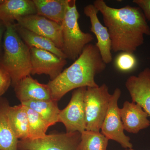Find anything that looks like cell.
Wrapping results in <instances>:
<instances>
[{
    "label": "cell",
    "instance_id": "cell-1",
    "mask_svg": "<svg viewBox=\"0 0 150 150\" xmlns=\"http://www.w3.org/2000/svg\"><path fill=\"white\" fill-rule=\"evenodd\" d=\"M93 4L102 14L114 52L134 53L143 45L144 35H150V28L139 7L130 6L115 8L103 0H96Z\"/></svg>",
    "mask_w": 150,
    "mask_h": 150
},
{
    "label": "cell",
    "instance_id": "cell-2",
    "mask_svg": "<svg viewBox=\"0 0 150 150\" xmlns=\"http://www.w3.org/2000/svg\"><path fill=\"white\" fill-rule=\"evenodd\" d=\"M106 67L95 44L87 45L71 66L47 84L52 100L58 102L66 94L76 89L98 86L95 77Z\"/></svg>",
    "mask_w": 150,
    "mask_h": 150
},
{
    "label": "cell",
    "instance_id": "cell-3",
    "mask_svg": "<svg viewBox=\"0 0 150 150\" xmlns=\"http://www.w3.org/2000/svg\"><path fill=\"white\" fill-rule=\"evenodd\" d=\"M5 26L0 66L10 75L14 86L19 81L31 74L30 48L20 37L14 23Z\"/></svg>",
    "mask_w": 150,
    "mask_h": 150
},
{
    "label": "cell",
    "instance_id": "cell-4",
    "mask_svg": "<svg viewBox=\"0 0 150 150\" xmlns=\"http://www.w3.org/2000/svg\"><path fill=\"white\" fill-rule=\"evenodd\" d=\"M80 16L76 1L69 0L64 18L61 23L63 43L62 51L67 59L74 61L94 39L92 34L81 30L78 22Z\"/></svg>",
    "mask_w": 150,
    "mask_h": 150
},
{
    "label": "cell",
    "instance_id": "cell-5",
    "mask_svg": "<svg viewBox=\"0 0 150 150\" xmlns=\"http://www.w3.org/2000/svg\"><path fill=\"white\" fill-rule=\"evenodd\" d=\"M111 96L105 84L87 88L84 98L86 130L99 132L101 130Z\"/></svg>",
    "mask_w": 150,
    "mask_h": 150
},
{
    "label": "cell",
    "instance_id": "cell-6",
    "mask_svg": "<svg viewBox=\"0 0 150 150\" xmlns=\"http://www.w3.org/2000/svg\"><path fill=\"white\" fill-rule=\"evenodd\" d=\"M121 93V89L117 88L112 94L108 110L101 127V133L108 140L118 142L122 147L128 149H132L133 145L130 142V138L124 134L120 116L118 102Z\"/></svg>",
    "mask_w": 150,
    "mask_h": 150
},
{
    "label": "cell",
    "instance_id": "cell-7",
    "mask_svg": "<svg viewBox=\"0 0 150 150\" xmlns=\"http://www.w3.org/2000/svg\"><path fill=\"white\" fill-rule=\"evenodd\" d=\"M81 133L79 132L46 135L37 139L20 140V150H78Z\"/></svg>",
    "mask_w": 150,
    "mask_h": 150
},
{
    "label": "cell",
    "instance_id": "cell-8",
    "mask_svg": "<svg viewBox=\"0 0 150 150\" xmlns=\"http://www.w3.org/2000/svg\"><path fill=\"white\" fill-rule=\"evenodd\" d=\"M86 87L74 90L69 103L65 108L60 110L59 122L64 125L67 133L86 130L84 98Z\"/></svg>",
    "mask_w": 150,
    "mask_h": 150
},
{
    "label": "cell",
    "instance_id": "cell-9",
    "mask_svg": "<svg viewBox=\"0 0 150 150\" xmlns=\"http://www.w3.org/2000/svg\"><path fill=\"white\" fill-rule=\"evenodd\" d=\"M16 21L17 25L48 38L62 50L63 43L61 24L37 14L22 17Z\"/></svg>",
    "mask_w": 150,
    "mask_h": 150
},
{
    "label": "cell",
    "instance_id": "cell-10",
    "mask_svg": "<svg viewBox=\"0 0 150 150\" xmlns=\"http://www.w3.org/2000/svg\"><path fill=\"white\" fill-rule=\"evenodd\" d=\"M31 74H46L53 80L63 71L66 59L60 58L49 51L30 48Z\"/></svg>",
    "mask_w": 150,
    "mask_h": 150
},
{
    "label": "cell",
    "instance_id": "cell-11",
    "mask_svg": "<svg viewBox=\"0 0 150 150\" xmlns=\"http://www.w3.org/2000/svg\"><path fill=\"white\" fill-rule=\"evenodd\" d=\"M98 10L92 4L87 5L83 8L84 13L90 21L91 30L95 35L97 40L95 45L103 60L107 65L111 63L112 60L111 41L108 30L98 19Z\"/></svg>",
    "mask_w": 150,
    "mask_h": 150
},
{
    "label": "cell",
    "instance_id": "cell-12",
    "mask_svg": "<svg viewBox=\"0 0 150 150\" xmlns=\"http://www.w3.org/2000/svg\"><path fill=\"white\" fill-rule=\"evenodd\" d=\"M125 86L132 102L139 104L150 116V68H145L137 76L129 77Z\"/></svg>",
    "mask_w": 150,
    "mask_h": 150
},
{
    "label": "cell",
    "instance_id": "cell-13",
    "mask_svg": "<svg viewBox=\"0 0 150 150\" xmlns=\"http://www.w3.org/2000/svg\"><path fill=\"white\" fill-rule=\"evenodd\" d=\"M119 112L123 129L129 133L138 134L150 126L149 115L138 103L126 101Z\"/></svg>",
    "mask_w": 150,
    "mask_h": 150
},
{
    "label": "cell",
    "instance_id": "cell-14",
    "mask_svg": "<svg viewBox=\"0 0 150 150\" xmlns=\"http://www.w3.org/2000/svg\"><path fill=\"white\" fill-rule=\"evenodd\" d=\"M14 87L16 96L21 103L30 100H52L47 84L40 83L30 75L19 81Z\"/></svg>",
    "mask_w": 150,
    "mask_h": 150
},
{
    "label": "cell",
    "instance_id": "cell-15",
    "mask_svg": "<svg viewBox=\"0 0 150 150\" xmlns=\"http://www.w3.org/2000/svg\"><path fill=\"white\" fill-rule=\"evenodd\" d=\"M37 14L31 0H5L0 1V21L3 24H14L22 17Z\"/></svg>",
    "mask_w": 150,
    "mask_h": 150
},
{
    "label": "cell",
    "instance_id": "cell-16",
    "mask_svg": "<svg viewBox=\"0 0 150 150\" xmlns=\"http://www.w3.org/2000/svg\"><path fill=\"white\" fill-rule=\"evenodd\" d=\"M38 15L61 24L69 0H33Z\"/></svg>",
    "mask_w": 150,
    "mask_h": 150
},
{
    "label": "cell",
    "instance_id": "cell-17",
    "mask_svg": "<svg viewBox=\"0 0 150 150\" xmlns=\"http://www.w3.org/2000/svg\"><path fill=\"white\" fill-rule=\"evenodd\" d=\"M14 25L20 37L30 48H35L49 51L60 58L67 59L62 50L51 40L16 24H14Z\"/></svg>",
    "mask_w": 150,
    "mask_h": 150
},
{
    "label": "cell",
    "instance_id": "cell-18",
    "mask_svg": "<svg viewBox=\"0 0 150 150\" xmlns=\"http://www.w3.org/2000/svg\"><path fill=\"white\" fill-rule=\"evenodd\" d=\"M9 124L18 139L24 140L28 137V116L26 108L23 104L11 106L7 111Z\"/></svg>",
    "mask_w": 150,
    "mask_h": 150
},
{
    "label": "cell",
    "instance_id": "cell-19",
    "mask_svg": "<svg viewBox=\"0 0 150 150\" xmlns=\"http://www.w3.org/2000/svg\"><path fill=\"white\" fill-rule=\"evenodd\" d=\"M9 105L6 99L0 98V150H18L19 140L11 129L7 115Z\"/></svg>",
    "mask_w": 150,
    "mask_h": 150
},
{
    "label": "cell",
    "instance_id": "cell-20",
    "mask_svg": "<svg viewBox=\"0 0 150 150\" xmlns=\"http://www.w3.org/2000/svg\"><path fill=\"white\" fill-rule=\"evenodd\" d=\"M37 112L51 126L59 122L60 110L57 101L49 100H30L21 103Z\"/></svg>",
    "mask_w": 150,
    "mask_h": 150
},
{
    "label": "cell",
    "instance_id": "cell-21",
    "mask_svg": "<svg viewBox=\"0 0 150 150\" xmlns=\"http://www.w3.org/2000/svg\"><path fill=\"white\" fill-rule=\"evenodd\" d=\"M108 141L100 131L85 130L81 133L78 150H107Z\"/></svg>",
    "mask_w": 150,
    "mask_h": 150
},
{
    "label": "cell",
    "instance_id": "cell-22",
    "mask_svg": "<svg viewBox=\"0 0 150 150\" xmlns=\"http://www.w3.org/2000/svg\"><path fill=\"white\" fill-rule=\"evenodd\" d=\"M25 108L28 121V139H37L45 137L46 135V131L51 125L37 112L26 106Z\"/></svg>",
    "mask_w": 150,
    "mask_h": 150
},
{
    "label": "cell",
    "instance_id": "cell-23",
    "mask_svg": "<svg viewBox=\"0 0 150 150\" xmlns=\"http://www.w3.org/2000/svg\"><path fill=\"white\" fill-rule=\"evenodd\" d=\"M115 67L117 69L123 72L132 71L137 65V60L134 53L122 52L115 58Z\"/></svg>",
    "mask_w": 150,
    "mask_h": 150
},
{
    "label": "cell",
    "instance_id": "cell-24",
    "mask_svg": "<svg viewBox=\"0 0 150 150\" xmlns=\"http://www.w3.org/2000/svg\"><path fill=\"white\" fill-rule=\"evenodd\" d=\"M11 84V79L8 73L0 66V98L1 97Z\"/></svg>",
    "mask_w": 150,
    "mask_h": 150
},
{
    "label": "cell",
    "instance_id": "cell-25",
    "mask_svg": "<svg viewBox=\"0 0 150 150\" xmlns=\"http://www.w3.org/2000/svg\"><path fill=\"white\" fill-rule=\"evenodd\" d=\"M133 3L141 9L146 19L150 21V0H134Z\"/></svg>",
    "mask_w": 150,
    "mask_h": 150
},
{
    "label": "cell",
    "instance_id": "cell-26",
    "mask_svg": "<svg viewBox=\"0 0 150 150\" xmlns=\"http://www.w3.org/2000/svg\"><path fill=\"white\" fill-rule=\"evenodd\" d=\"M5 30V26L2 23L0 22V57L1 55L2 40Z\"/></svg>",
    "mask_w": 150,
    "mask_h": 150
},
{
    "label": "cell",
    "instance_id": "cell-27",
    "mask_svg": "<svg viewBox=\"0 0 150 150\" xmlns=\"http://www.w3.org/2000/svg\"><path fill=\"white\" fill-rule=\"evenodd\" d=\"M125 150H135L133 149H126Z\"/></svg>",
    "mask_w": 150,
    "mask_h": 150
},
{
    "label": "cell",
    "instance_id": "cell-28",
    "mask_svg": "<svg viewBox=\"0 0 150 150\" xmlns=\"http://www.w3.org/2000/svg\"><path fill=\"white\" fill-rule=\"evenodd\" d=\"M0 22H1V21H0Z\"/></svg>",
    "mask_w": 150,
    "mask_h": 150
}]
</instances>
